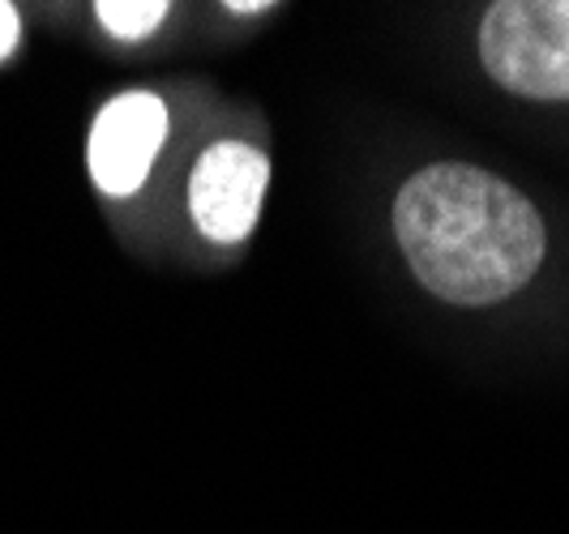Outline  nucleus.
Masks as SVG:
<instances>
[{"mask_svg":"<svg viewBox=\"0 0 569 534\" xmlns=\"http://www.w3.org/2000/svg\"><path fill=\"white\" fill-rule=\"evenodd\" d=\"M18 39H22V18L9 0H0V60L18 48Z\"/></svg>","mask_w":569,"mask_h":534,"instance_id":"423d86ee","label":"nucleus"},{"mask_svg":"<svg viewBox=\"0 0 569 534\" xmlns=\"http://www.w3.org/2000/svg\"><path fill=\"white\" fill-rule=\"evenodd\" d=\"M270 159L249 141H214L189 171V219L214 244H240L257 226Z\"/></svg>","mask_w":569,"mask_h":534,"instance_id":"7ed1b4c3","label":"nucleus"},{"mask_svg":"<svg viewBox=\"0 0 569 534\" xmlns=\"http://www.w3.org/2000/svg\"><path fill=\"white\" fill-rule=\"evenodd\" d=\"M395 235L411 274L462 309H485L527 286L548 249L536 205L471 163L416 171L395 198Z\"/></svg>","mask_w":569,"mask_h":534,"instance_id":"f257e3e1","label":"nucleus"},{"mask_svg":"<svg viewBox=\"0 0 569 534\" xmlns=\"http://www.w3.org/2000/svg\"><path fill=\"white\" fill-rule=\"evenodd\" d=\"M228 13H240V18H253V13H270V0H231Z\"/></svg>","mask_w":569,"mask_h":534,"instance_id":"0eeeda50","label":"nucleus"},{"mask_svg":"<svg viewBox=\"0 0 569 534\" xmlns=\"http://www.w3.org/2000/svg\"><path fill=\"white\" fill-rule=\"evenodd\" d=\"M168 141V108L150 90H129L103 103L86 138L90 180L108 198H129L146 184L159 150Z\"/></svg>","mask_w":569,"mask_h":534,"instance_id":"20e7f679","label":"nucleus"},{"mask_svg":"<svg viewBox=\"0 0 569 534\" xmlns=\"http://www.w3.org/2000/svg\"><path fill=\"white\" fill-rule=\"evenodd\" d=\"M168 0H99L94 4V18H99V27L116 34V39H146L150 30L163 27V18H168Z\"/></svg>","mask_w":569,"mask_h":534,"instance_id":"39448f33","label":"nucleus"},{"mask_svg":"<svg viewBox=\"0 0 569 534\" xmlns=\"http://www.w3.org/2000/svg\"><path fill=\"white\" fill-rule=\"evenodd\" d=\"M488 78L522 99H569V0H497L480 22Z\"/></svg>","mask_w":569,"mask_h":534,"instance_id":"f03ea898","label":"nucleus"}]
</instances>
